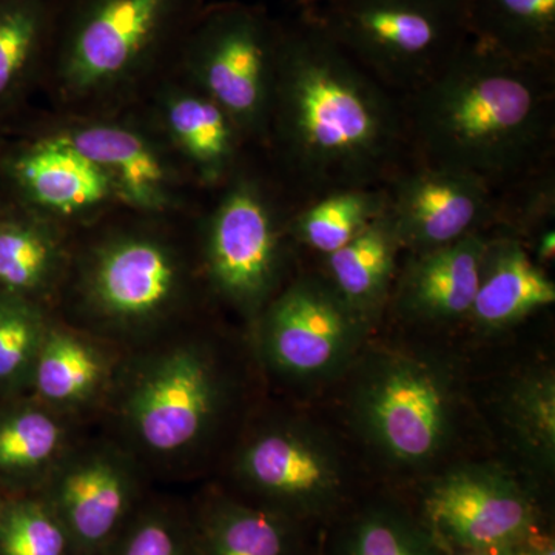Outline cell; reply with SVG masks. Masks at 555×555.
I'll list each match as a JSON object with an SVG mask.
<instances>
[{"instance_id": "4fadbf2b", "label": "cell", "mask_w": 555, "mask_h": 555, "mask_svg": "<svg viewBox=\"0 0 555 555\" xmlns=\"http://www.w3.org/2000/svg\"><path fill=\"white\" fill-rule=\"evenodd\" d=\"M0 195L68 232L124 207L108 179L57 139L2 133Z\"/></svg>"}, {"instance_id": "2e32d148", "label": "cell", "mask_w": 555, "mask_h": 555, "mask_svg": "<svg viewBox=\"0 0 555 555\" xmlns=\"http://www.w3.org/2000/svg\"><path fill=\"white\" fill-rule=\"evenodd\" d=\"M434 537L455 550L502 553L521 545L534 529V506L520 486L488 470H459L426 496Z\"/></svg>"}, {"instance_id": "836d02e7", "label": "cell", "mask_w": 555, "mask_h": 555, "mask_svg": "<svg viewBox=\"0 0 555 555\" xmlns=\"http://www.w3.org/2000/svg\"><path fill=\"white\" fill-rule=\"evenodd\" d=\"M499 555H528V553H526L524 545H518L514 547H507V550L502 551V553H499Z\"/></svg>"}, {"instance_id": "4316f807", "label": "cell", "mask_w": 555, "mask_h": 555, "mask_svg": "<svg viewBox=\"0 0 555 555\" xmlns=\"http://www.w3.org/2000/svg\"><path fill=\"white\" fill-rule=\"evenodd\" d=\"M386 210L385 185L332 190L295 204L288 232L297 248H309L327 257L356 240Z\"/></svg>"}, {"instance_id": "3957f363", "label": "cell", "mask_w": 555, "mask_h": 555, "mask_svg": "<svg viewBox=\"0 0 555 555\" xmlns=\"http://www.w3.org/2000/svg\"><path fill=\"white\" fill-rule=\"evenodd\" d=\"M408 159L473 175L495 192L554 163L555 67L470 38L400 96Z\"/></svg>"}, {"instance_id": "cb8c5ba5", "label": "cell", "mask_w": 555, "mask_h": 555, "mask_svg": "<svg viewBox=\"0 0 555 555\" xmlns=\"http://www.w3.org/2000/svg\"><path fill=\"white\" fill-rule=\"evenodd\" d=\"M198 555H297L292 518L214 488L193 516Z\"/></svg>"}, {"instance_id": "8992f818", "label": "cell", "mask_w": 555, "mask_h": 555, "mask_svg": "<svg viewBox=\"0 0 555 555\" xmlns=\"http://www.w3.org/2000/svg\"><path fill=\"white\" fill-rule=\"evenodd\" d=\"M295 201L254 150L193 215L196 246L215 310L250 328L295 275L288 218Z\"/></svg>"}, {"instance_id": "277c9868", "label": "cell", "mask_w": 555, "mask_h": 555, "mask_svg": "<svg viewBox=\"0 0 555 555\" xmlns=\"http://www.w3.org/2000/svg\"><path fill=\"white\" fill-rule=\"evenodd\" d=\"M51 315L130 352L218 313L201 269L193 217L119 207L73 232Z\"/></svg>"}, {"instance_id": "8fae6325", "label": "cell", "mask_w": 555, "mask_h": 555, "mask_svg": "<svg viewBox=\"0 0 555 555\" xmlns=\"http://www.w3.org/2000/svg\"><path fill=\"white\" fill-rule=\"evenodd\" d=\"M221 463L244 500L291 518L324 509L343 485L337 456L312 430L262 411L248 415Z\"/></svg>"}, {"instance_id": "d4e9b609", "label": "cell", "mask_w": 555, "mask_h": 555, "mask_svg": "<svg viewBox=\"0 0 555 555\" xmlns=\"http://www.w3.org/2000/svg\"><path fill=\"white\" fill-rule=\"evenodd\" d=\"M398 243L386 214L345 247L324 257V273L347 308L366 323L385 308L398 275Z\"/></svg>"}, {"instance_id": "1f68e13d", "label": "cell", "mask_w": 555, "mask_h": 555, "mask_svg": "<svg viewBox=\"0 0 555 555\" xmlns=\"http://www.w3.org/2000/svg\"><path fill=\"white\" fill-rule=\"evenodd\" d=\"M518 418L537 448L553 455L555 444V392L550 379H537L518 393Z\"/></svg>"}, {"instance_id": "44dd1931", "label": "cell", "mask_w": 555, "mask_h": 555, "mask_svg": "<svg viewBox=\"0 0 555 555\" xmlns=\"http://www.w3.org/2000/svg\"><path fill=\"white\" fill-rule=\"evenodd\" d=\"M555 302V284L520 240L489 233L469 318L477 327L513 326Z\"/></svg>"}, {"instance_id": "9a60e30c", "label": "cell", "mask_w": 555, "mask_h": 555, "mask_svg": "<svg viewBox=\"0 0 555 555\" xmlns=\"http://www.w3.org/2000/svg\"><path fill=\"white\" fill-rule=\"evenodd\" d=\"M369 434L398 463L434 459L451 429V400L434 369L393 360L371 378L361 400Z\"/></svg>"}, {"instance_id": "484cf974", "label": "cell", "mask_w": 555, "mask_h": 555, "mask_svg": "<svg viewBox=\"0 0 555 555\" xmlns=\"http://www.w3.org/2000/svg\"><path fill=\"white\" fill-rule=\"evenodd\" d=\"M470 38L526 64L555 67V0H465Z\"/></svg>"}, {"instance_id": "30bf717a", "label": "cell", "mask_w": 555, "mask_h": 555, "mask_svg": "<svg viewBox=\"0 0 555 555\" xmlns=\"http://www.w3.org/2000/svg\"><path fill=\"white\" fill-rule=\"evenodd\" d=\"M152 488L141 463L93 423L76 438L36 494L67 529L76 555H102Z\"/></svg>"}, {"instance_id": "7c38bea8", "label": "cell", "mask_w": 555, "mask_h": 555, "mask_svg": "<svg viewBox=\"0 0 555 555\" xmlns=\"http://www.w3.org/2000/svg\"><path fill=\"white\" fill-rule=\"evenodd\" d=\"M363 323L323 273L295 272L248 335L261 369L281 377L309 378L339 363Z\"/></svg>"}, {"instance_id": "9c48e42d", "label": "cell", "mask_w": 555, "mask_h": 555, "mask_svg": "<svg viewBox=\"0 0 555 555\" xmlns=\"http://www.w3.org/2000/svg\"><path fill=\"white\" fill-rule=\"evenodd\" d=\"M281 22L243 2H208L177 65L233 119L251 147L264 149L275 89Z\"/></svg>"}, {"instance_id": "e575fe53", "label": "cell", "mask_w": 555, "mask_h": 555, "mask_svg": "<svg viewBox=\"0 0 555 555\" xmlns=\"http://www.w3.org/2000/svg\"><path fill=\"white\" fill-rule=\"evenodd\" d=\"M299 5L305 9V11H310L313 9H317L318 5H320L323 0H298Z\"/></svg>"}, {"instance_id": "e0dca14e", "label": "cell", "mask_w": 555, "mask_h": 555, "mask_svg": "<svg viewBox=\"0 0 555 555\" xmlns=\"http://www.w3.org/2000/svg\"><path fill=\"white\" fill-rule=\"evenodd\" d=\"M139 105L204 193L224 184L257 150L228 113L177 69Z\"/></svg>"}, {"instance_id": "52a82bcc", "label": "cell", "mask_w": 555, "mask_h": 555, "mask_svg": "<svg viewBox=\"0 0 555 555\" xmlns=\"http://www.w3.org/2000/svg\"><path fill=\"white\" fill-rule=\"evenodd\" d=\"M2 133L65 142L104 173L131 210L193 217L203 201V190L139 104L94 115L28 108Z\"/></svg>"}, {"instance_id": "7402d4cb", "label": "cell", "mask_w": 555, "mask_h": 555, "mask_svg": "<svg viewBox=\"0 0 555 555\" xmlns=\"http://www.w3.org/2000/svg\"><path fill=\"white\" fill-rule=\"evenodd\" d=\"M90 425L31 396L11 398L0 411V481L36 494Z\"/></svg>"}, {"instance_id": "5bb4252c", "label": "cell", "mask_w": 555, "mask_h": 555, "mask_svg": "<svg viewBox=\"0 0 555 555\" xmlns=\"http://www.w3.org/2000/svg\"><path fill=\"white\" fill-rule=\"evenodd\" d=\"M385 189L387 217L408 254L494 230L496 192L473 175L408 159Z\"/></svg>"}, {"instance_id": "603a6c76", "label": "cell", "mask_w": 555, "mask_h": 555, "mask_svg": "<svg viewBox=\"0 0 555 555\" xmlns=\"http://www.w3.org/2000/svg\"><path fill=\"white\" fill-rule=\"evenodd\" d=\"M60 0H0V130L28 109L42 87Z\"/></svg>"}, {"instance_id": "8d00e7d4", "label": "cell", "mask_w": 555, "mask_h": 555, "mask_svg": "<svg viewBox=\"0 0 555 555\" xmlns=\"http://www.w3.org/2000/svg\"><path fill=\"white\" fill-rule=\"evenodd\" d=\"M2 201H3L2 195H0V204H2Z\"/></svg>"}, {"instance_id": "ac0fdd59", "label": "cell", "mask_w": 555, "mask_h": 555, "mask_svg": "<svg viewBox=\"0 0 555 555\" xmlns=\"http://www.w3.org/2000/svg\"><path fill=\"white\" fill-rule=\"evenodd\" d=\"M124 352L50 313L33 367L30 393L54 411L96 423L115 385Z\"/></svg>"}, {"instance_id": "6da1fadb", "label": "cell", "mask_w": 555, "mask_h": 555, "mask_svg": "<svg viewBox=\"0 0 555 555\" xmlns=\"http://www.w3.org/2000/svg\"><path fill=\"white\" fill-rule=\"evenodd\" d=\"M295 204L346 188H383L408 160L400 96L309 13L281 24L262 149Z\"/></svg>"}, {"instance_id": "d590c367", "label": "cell", "mask_w": 555, "mask_h": 555, "mask_svg": "<svg viewBox=\"0 0 555 555\" xmlns=\"http://www.w3.org/2000/svg\"><path fill=\"white\" fill-rule=\"evenodd\" d=\"M456 555H499V553H486V551L456 550Z\"/></svg>"}, {"instance_id": "5b68a950", "label": "cell", "mask_w": 555, "mask_h": 555, "mask_svg": "<svg viewBox=\"0 0 555 555\" xmlns=\"http://www.w3.org/2000/svg\"><path fill=\"white\" fill-rule=\"evenodd\" d=\"M208 0H60L43 76L49 108L115 113L144 101L177 69Z\"/></svg>"}, {"instance_id": "74e56055", "label": "cell", "mask_w": 555, "mask_h": 555, "mask_svg": "<svg viewBox=\"0 0 555 555\" xmlns=\"http://www.w3.org/2000/svg\"><path fill=\"white\" fill-rule=\"evenodd\" d=\"M2 503H3L2 500H0V507H2Z\"/></svg>"}, {"instance_id": "ba28073f", "label": "cell", "mask_w": 555, "mask_h": 555, "mask_svg": "<svg viewBox=\"0 0 555 555\" xmlns=\"http://www.w3.org/2000/svg\"><path fill=\"white\" fill-rule=\"evenodd\" d=\"M306 13L397 96L433 79L470 36L465 0H323Z\"/></svg>"}, {"instance_id": "4dcf8cb0", "label": "cell", "mask_w": 555, "mask_h": 555, "mask_svg": "<svg viewBox=\"0 0 555 555\" xmlns=\"http://www.w3.org/2000/svg\"><path fill=\"white\" fill-rule=\"evenodd\" d=\"M345 555H441L438 540L403 514L369 511L347 534Z\"/></svg>"}, {"instance_id": "ffe728a7", "label": "cell", "mask_w": 555, "mask_h": 555, "mask_svg": "<svg viewBox=\"0 0 555 555\" xmlns=\"http://www.w3.org/2000/svg\"><path fill=\"white\" fill-rule=\"evenodd\" d=\"M72 235L49 219L3 199L0 294L27 299L51 312L67 272Z\"/></svg>"}, {"instance_id": "d6a6232c", "label": "cell", "mask_w": 555, "mask_h": 555, "mask_svg": "<svg viewBox=\"0 0 555 555\" xmlns=\"http://www.w3.org/2000/svg\"><path fill=\"white\" fill-rule=\"evenodd\" d=\"M521 545L528 555H555L554 540L550 535L540 534L535 529L529 532Z\"/></svg>"}, {"instance_id": "7a4b0ae2", "label": "cell", "mask_w": 555, "mask_h": 555, "mask_svg": "<svg viewBox=\"0 0 555 555\" xmlns=\"http://www.w3.org/2000/svg\"><path fill=\"white\" fill-rule=\"evenodd\" d=\"M224 317L211 313L124 352L96 425L155 483H179L224 460L250 409L247 367Z\"/></svg>"}, {"instance_id": "f546056e", "label": "cell", "mask_w": 555, "mask_h": 555, "mask_svg": "<svg viewBox=\"0 0 555 555\" xmlns=\"http://www.w3.org/2000/svg\"><path fill=\"white\" fill-rule=\"evenodd\" d=\"M0 555H76L67 529L38 494L3 502Z\"/></svg>"}, {"instance_id": "d6986e66", "label": "cell", "mask_w": 555, "mask_h": 555, "mask_svg": "<svg viewBox=\"0 0 555 555\" xmlns=\"http://www.w3.org/2000/svg\"><path fill=\"white\" fill-rule=\"evenodd\" d=\"M489 233H476L434 250L408 254L406 266L398 272L393 284L398 313L430 324L467 320L476 298Z\"/></svg>"}, {"instance_id": "f1b7e54d", "label": "cell", "mask_w": 555, "mask_h": 555, "mask_svg": "<svg viewBox=\"0 0 555 555\" xmlns=\"http://www.w3.org/2000/svg\"><path fill=\"white\" fill-rule=\"evenodd\" d=\"M102 555H198L193 517L150 492Z\"/></svg>"}, {"instance_id": "83f0119b", "label": "cell", "mask_w": 555, "mask_h": 555, "mask_svg": "<svg viewBox=\"0 0 555 555\" xmlns=\"http://www.w3.org/2000/svg\"><path fill=\"white\" fill-rule=\"evenodd\" d=\"M50 312L35 302L0 294V390L11 398L30 393L33 367Z\"/></svg>"}]
</instances>
